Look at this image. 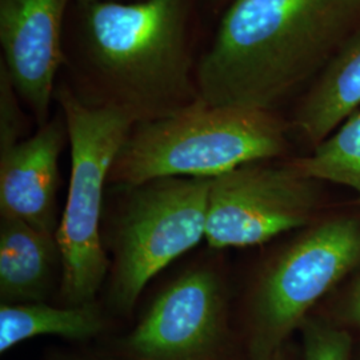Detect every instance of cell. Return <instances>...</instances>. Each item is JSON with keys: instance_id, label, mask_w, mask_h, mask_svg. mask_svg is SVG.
I'll list each match as a JSON object with an SVG mask.
<instances>
[{"instance_id": "obj_1", "label": "cell", "mask_w": 360, "mask_h": 360, "mask_svg": "<svg viewBox=\"0 0 360 360\" xmlns=\"http://www.w3.org/2000/svg\"><path fill=\"white\" fill-rule=\"evenodd\" d=\"M360 0H233L196 65L202 102L272 111L334 56Z\"/></svg>"}, {"instance_id": "obj_2", "label": "cell", "mask_w": 360, "mask_h": 360, "mask_svg": "<svg viewBox=\"0 0 360 360\" xmlns=\"http://www.w3.org/2000/svg\"><path fill=\"white\" fill-rule=\"evenodd\" d=\"M77 96L135 124L199 99L188 40L191 0L74 3Z\"/></svg>"}, {"instance_id": "obj_3", "label": "cell", "mask_w": 360, "mask_h": 360, "mask_svg": "<svg viewBox=\"0 0 360 360\" xmlns=\"http://www.w3.org/2000/svg\"><path fill=\"white\" fill-rule=\"evenodd\" d=\"M287 132L274 111L198 99L176 114L134 124L108 183L131 187L165 178L214 179L285 154Z\"/></svg>"}, {"instance_id": "obj_4", "label": "cell", "mask_w": 360, "mask_h": 360, "mask_svg": "<svg viewBox=\"0 0 360 360\" xmlns=\"http://www.w3.org/2000/svg\"><path fill=\"white\" fill-rule=\"evenodd\" d=\"M55 99L63 112L71 148V179L56 230L62 257V306L96 300L110 272L102 242L104 187L134 119L114 107L94 105L62 84Z\"/></svg>"}, {"instance_id": "obj_5", "label": "cell", "mask_w": 360, "mask_h": 360, "mask_svg": "<svg viewBox=\"0 0 360 360\" xmlns=\"http://www.w3.org/2000/svg\"><path fill=\"white\" fill-rule=\"evenodd\" d=\"M360 264V217L319 218L278 250L245 302L247 360H269L288 345L311 311Z\"/></svg>"}, {"instance_id": "obj_6", "label": "cell", "mask_w": 360, "mask_h": 360, "mask_svg": "<svg viewBox=\"0 0 360 360\" xmlns=\"http://www.w3.org/2000/svg\"><path fill=\"white\" fill-rule=\"evenodd\" d=\"M211 179L165 178L123 187L116 215L107 304L129 316L144 288L178 257L206 239Z\"/></svg>"}, {"instance_id": "obj_7", "label": "cell", "mask_w": 360, "mask_h": 360, "mask_svg": "<svg viewBox=\"0 0 360 360\" xmlns=\"http://www.w3.org/2000/svg\"><path fill=\"white\" fill-rule=\"evenodd\" d=\"M105 348L120 360H247L232 330L224 276L208 262L183 271Z\"/></svg>"}, {"instance_id": "obj_8", "label": "cell", "mask_w": 360, "mask_h": 360, "mask_svg": "<svg viewBox=\"0 0 360 360\" xmlns=\"http://www.w3.org/2000/svg\"><path fill=\"white\" fill-rule=\"evenodd\" d=\"M267 162L250 163L211 179L206 230L210 247L263 245L319 219L321 181L302 175L288 162Z\"/></svg>"}, {"instance_id": "obj_9", "label": "cell", "mask_w": 360, "mask_h": 360, "mask_svg": "<svg viewBox=\"0 0 360 360\" xmlns=\"http://www.w3.org/2000/svg\"><path fill=\"white\" fill-rule=\"evenodd\" d=\"M72 0H0L1 59L39 126L50 120L65 59V11Z\"/></svg>"}, {"instance_id": "obj_10", "label": "cell", "mask_w": 360, "mask_h": 360, "mask_svg": "<svg viewBox=\"0 0 360 360\" xmlns=\"http://www.w3.org/2000/svg\"><path fill=\"white\" fill-rule=\"evenodd\" d=\"M68 141L59 111L38 131L0 153V212L56 235L59 159Z\"/></svg>"}, {"instance_id": "obj_11", "label": "cell", "mask_w": 360, "mask_h": 360, "mask_svg": "<svg viewBox=\"0 0 360 360\" xmlns=\"http://www.w3.org/2000/svg\"><path fill=\"white\" fill-rule=\"evenodd\" d=\"M62 281V257L56 235L22 220H0L1 304L47 302Z\"/></svg>"}, {"instance_id": "obj_12", "label": "cell", "mask_w": 360, "mask_h": 360, "mask_svg": "<svg viewBox=\"0 0 360 360\" xmlns=\"http://www.w3.org/2000/svg\"><path fill=\"white\" fill-rule=\"evenodd\" d=\"M360 110V32L339 47L296 111L294 126L314 147Z\"/></svg>"}, {"instance_id": "obj_13", "label": "cell", "mask_w": 360, "mask_h": 360, "mask_svg": "<svg viewBox=\"0 0 360 360\" xmlns=\"http://www.w3.org/2000/svg\"><path fill=\"white\" fill-rule=\"evenodd\" d=\"M110 330L99 302L80 306H52L47 302L0 306V352L37 336H56L87 346Z\"/></svg>"}, {"instance_id": "obj_14", "label": "cell", "mask_w": 360, "mask_h": 360, "mask_svg": "<svg viewBox=\"0 0 360 360\" xmlns=\"http://www.w3.org/2000/svg\"><path fill=\"white\" fill-rule=\"evenodd\" d=\"M288 163L307 178L347 187L360 200V110L311 154Z\"/></svg>"}, {"instance_id": "obj_15", "label": "cell", "mask_w": 360, "mask_h": 360, "mask_svg": "<svg viewBox=\"0 0 360 360\" xmlns=\"http://www.w3.org/2000/svg\"><path fill=\"white\" fill-rule=\"evenodd\" d=\"M302 360H352V338L331 319L311 315L302 324Z\"/></svg>"}, {"instance_id": "obj_16", "label": "cell", "mask_w": 360, "mask_h": 360, "mask_svg": "<svg viewBox=\"0 0 360 360\" xmlns=\"http://www.w3.org/2000/svg\"><path fill=\"white\" fill-rule=\"evenodd\" d=\"M20 95L4 65H0V153L22 142L26 132L27 119Z\"/></svg>"}, {"instance_id": "obj_17", "label": "cell", "mask_w": 360, "mask_h": 360, "mask_svg": "<svg viewBox=\"0 0 360 360\" xmlns=\"http://www.w3.org/2000/svg\"><path fill=\"white\" fill-rule=\"evenodd\" d=\"M331 321L348 331L351 328L360 330V276L349 285L347 294L336 306Z\"/></svg>"}, {"instance_id": "obj_18", "label": "cell", "mask_w": 360, "mask_h": 360, "mask_svg": "<svg viewBox=\"0 0 360 360\" xmlns=\"http://www.w3.org/2000/svg\"><path fill=\"white\" fill-rule=\"evenodd\" d=\"M43 360H120L107 348L79 347L49 348Z\"/></svg>"}, {"instance_id": "obj_19", "label": "cell", "mask_w": 360, "mask_h": 360, "mask_svg": "<svg viewBox=\"0 0 360 360\" xmlns=\"http://www.w3.org/2000/svg\"><path fill=\"white\" fill-rule=\"evenodd\" d=\"M269 360H294V358H292V354H291V351H290V348H288V345H287L285 347L282 348L281 351H278V352Z\"/></svg>"}, {"instance_id": "obj_20", "label": "cell", "mask_w": 360, "mask_h": 360, "mask_svg": "<svg viewBox=\"0 0 360 360\" xmlns=\"http://www.w3.org/2000/svg\"><path fill=\"white\" fill-rule=\"evenodd\" d=\"M74 3H89V1H98V0H72Z\"/></svg>"}, {"instance_id": "obj_21", "label": "cell", "mask_w": 360, "mask_h": 360, "mask_svg": "<svg viewBox=\"0 0 360 360\" xmlns=\"http://www.w3.org/2000/svg\"><path fill=\"white\" fill-rule=\"evenodd\" d=\"M211 1H220V0H211Z\"/></svg>"}]
</instances>
